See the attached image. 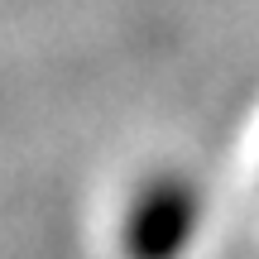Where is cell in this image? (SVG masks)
<instances>
[{
	"instance_id": "cell-1",
	"label": "cell",
	"mask_w": 259,
	"mask_h": 259,
	"mask_svg": "<svg viewBox=\"0 0 259 259\" xmlns=\"http://www.w3.org/2000/svg\"><path fill=\"white\" fill-rule=\"evenodd\" d=\"M202 226V192L183 173H154L120 221V254L125 259H183Z\"/></svg>"
}]
</instances>
